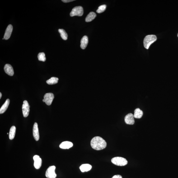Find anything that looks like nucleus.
<instances>
[{
  "label": "nucleus",
  "mask_w": 178,
  "mask_h": 178,
  "mask_svg": "<svg viewBox=\"0 0 178 178\" xmlns=\"http://www.w3.org/2000/svg\"><path fill=\"white\" fill-rule=\"evenodd\" d=\"M91 144L93 149L97 151L104 149L107 146V143L105 140L99 136L94 137L91 140Z\"/></svg>",
  "instance_id": "nucleus-1"
},
{
  "label": "nucleus",
  "mask_w": 178,
  "mask_h": 178,
  "mask_svg": "<svg viewBox=\"0 0 178 178\" xmlns=\"http://www.w3.org/2000/svg\"><path fill=\"white\" fill-rule=\"evenodd\" d=\"M157 40V37L155 35H151L147 36L143 40V45L145 48L148 49L150 45Z\"/></svg>",
  "instance_id": "nucleus-2"
},
{
  "label": "nucleus",
  "mask_w": 178,
  "mask_h": 178,
  "mask_svg": "<svg viewBox=\"0 0 178 178\" xmlns=\"http://www.w3.org/2000/svg\"><path fill=\"white\" fill-rule=\"evenodd\" d=\"M111 162L113 164L118 166H124L128 163L126 159L124 158L116 157L112 159Z\"/></svg>",
  "instance_id": "nucleus-3"
},
{
  "label": "nucleus",
  "mask_w": 178,
  "mask_h": 178,
  "mask_svg": "<svg viewBox=\"0 0 178 178\" xmlns=\"http://www.w3.org/2000/svg\"><path fill=\"white\" fill-rule=\"evenodd\" d=\"M84 10L82 6H79L74 8L70 13V16H81L83 15Z\"/></svg>",
  "instance_id": "nucleus-4"
},
{
  "label": "nucleus",
  "mask_w": 178,
  "mask_h": 178,
  "mask_svg": "<svg viewBox=\"0 0 178 178\" xmlns=\"http://www.w3.org/2000/svg\"><path fill=\"white\" fill-rule=\"evenodd\" d=\"M55 166H51L48 168L46 172V176L48 178H55L57 177L55 172Z\"/></svg>",
  "instance_id": "nucleus-5"
},
{
  "label": "nucleus",
  "mask_w": 178,
  "mask_h": 178,
  "mask_svg": "<svg viewBox=\"0 0 178 178\" xmlns=\"http://www.w3.org/2000/svg\"><path fill=\"white\" fill-rule=\"evenodd\" d=\"M30 105L28 102L26 100L24 101L22 105L23 113L24 117L26 118L28 116L30 112Z\"/></svg>",
  "instance_id": "nucleus-6"
},
{
  "label": "nucleus",
  "mask_w": 178,
  "mask_h": 178,
  "mask_svg": "<svg viewBox=\"0 0 178 178\" xmlns=\"http://www.w3.org/2000/svg\"><path fill=\"white\" fill-rule=\"evenodd\" d=\"M54 98V95L51 93H46L44 96V99L45 100V103L48 105H50L52 104Z\"/></svg>",
  "instance_id": "nucleus-7"
},
{
  "label": "nucleus",
  "mask_w": 178,
  "mask_h": 178,
  "mask_svg": "<svg viewBox=\"0 0 178 178\" xmlns=\"http://www.w3.org/2000/svg\"><path fill=\"white\" fill-rule=\"evenodd\" d=\"M34 160V166L37 169L40 168L41 166L42 161L41 159L38 155H35L33 157Z\"/></svg>",
  "instance_id": "nucleus-8"
},
{
  "label": "nucleus",
  "mask_w": 178,
  "mask_h": 178,
  "mask_svg": "<svg viewBox=\"0 0 178 178\" xmlns=\"http://www.w3.org/2000/svg\"><path fill=\"white\" fill-rule=\"evenodd\" d=\"M134 118L133 114L131 113H129L127 114L125 117V121L127 124L133 125L135 123Z\"/></svg>",
  "instance_id": "nucleus-9"
},
{
  "label": "nucleus",
  "mask_w": 178,
  "mask_h": 178,
  "mask_svg": "<svg viewBox=\"0 0 178 178\" xmlns=\"http://www.w3.org/2000/svg\"><path fill=\"white\" fill-rule=\"evenodd\" d=\"M33 134L34 139L36 141H38L39 139V134L37 123H34L33 128Z\"/></svg>",
  "instance_id": "nucleus-10"
},
{
  "label": "nucleus",
  "mask_w": 178,
  "mask_h": 178,
  "mask_svg": "<svg viewBox=\"0 0 178 178\" xmlns=\"http://www.w3.org/2000/svg\"><path fill=\"white\" fill-rule=\"evenodd\" d=\"M13 26L12 25H9L7 26L5 32L4 38L5 40H8L10 37L11 34H12L13 31Z\"/></svg>",
  "instance_id": "nucleus-11"
},
{
  "label": "nucleus",
  "mask_w": 178,
  "mask_h": 178,
  "mask_svg": "<svg viewBox=\"0 0 178 178\" xmlns=\"http://www.w3.org/2000/svg\"><path fill=\"white\" fill-rule=\"evenodd\" d=\"M5 72L10 76H13L14 74L13 69L10 65L6 64L4 67Z\"/></svg>",
  "instance_id": "nucleus-12"
},
{
  "label": "nucleus",
  "mask_w": 178,
  "mask_h": 178,
  "mask_svg": "<svg viewBox=\"0 0 178 178\" xmlns=\"http://www.w3.org/2000/svg\"><path fill=\"white\" fill-rule=\"evenodd\" d=\"M73 146V143L69 141H65L62 142L59 145V147L63 149H69Z\"/></svg>",
  "instance_id": "nucleus-13"
},
{
  "label": "nucleus",
  "mask_w": 178,
  "mask_h": 178,
  "mask_svg": "<svg viewBox=\"0 0 178 178\" xmlns=\"http://www.w3.org/2000/svg\"><path fill=\"white\" fill-rule=\"evenodd\" d=\"M88 38L86 36H85L82 38L81 41V47L82 49H86L88 43Z\"/></svg>",
  "instance_id": "nucleus-14"
},
{
  "label": "nucleus",
  "mask_w": 178,
  "mask_h": 178,
  "mask_svg": "<svg viewBox=\"0 0 178 178\" xmlns=\"http://www.w3.org/2000/svg\"><path fill=\"white\" fill-rule=\"evenodd\" d=\"M92 168V166L89 164H84L80 167V170L82 172L90 171Z\"/></svg>",
  "instance_id": "nucleus-15"
},
{
  "label": "nucleus",
  "mask_w": 178,
  "mask_h": 178,
  "mask_svg": "<svg viewBox=\"0 0 178 178\" xmlns=\"http://www.w3.org/2000/svg\"><path fill=\"white\" fill-rule=\"evenodd\" d=\"M10 103V100L8 99L6 100L5 102L2 105L0 109V114H2L4 113L7 110Z\"/></svg>",
  "instance_id": "nucleus-16"
},
{
  "label": "nucleus",
  "mask_w": 178,
  "mask_h": 178,
  "mask_svg": "<svg viewBox=\"0 0 178 178\" xmlns=\"http://www.w3.org/2000/svg\"><path fill=\"white\" fill-rule=\"evenodd\" d=\"M96 16V14L94 12H91L86 16V22H91L95 18Z\"/></svg>",
  "instance_id": "nucleus-17"
},
{
  "label": "nucleus",
  "mask_w": 178,
  "mask_h": 178,
  "mask_svg": "<svg viewBox=\"0 0 178 178\" xmlns=\"http://www.w3.org/2000/svg\"><path fill=\"white\" fill-rule=\"evenodd\" d=\"M143 112L139 108L135 109L134 111V118L136 119H140L143 115Z\"/></svg>",
  "instance_id": "nucleus-18"
},
{
  "label": "nucleus",
  "mask_w": 178,
  "mask_h": 178,
  "mask_svg": "<svg viewBox=\"0 0 178 178\" xmlns=\"http://www.w3.org/2000/svg\"><path fill=\"white\" fill-rule=\"evenodd\" d=\"M16 131V127L14 126L11 127L10 129L9 134V138L10 140H13L14 138Z\"/></svg>",
  "instance_id": "nucleus-19"
},
{
  "label": "nucleus",
  "mask_w": 178,
  "mask_h": 178,
  "mask_svg": "<svg viewBox=\"0 0 178 178\" xmlns=\"http://www.w3.org/2000/svg\"><path fill=\"white\" fill-rule=\"evenodd\" d=\"M58 77H53L47 80L46 82L48 85H53L58 83Z\"/></svg>",
  "instance_id": "nucleus-20"
},
{
  "label": "nucleus",
  "mask_w": 178,
  "mask_h": 178,
  "mask_svg": "<svg viewBox=\"0 0 178 178\" xmlns=\"http://www.w3.org/2000/svg\"><path fill=\"white\" fill-rule=\"evenodd\" d=\"M58 32L60 34L61 37L64 40H67L68 38V35L66 32L65 30L63 29H60L58 30Z\"/></svg>",
  "instance_id": "nucleus-21"
},
{
  "label": "nucleus",
  "mask_w": 178,
  "mask_h": 178,
  "mask_svg": "<svg viewBox=\"0 0 178 178\" xmlns=\"http://www.w3.org/2000/svg\"><path fill=\"white\" fill-rule=\"evenodd\" d=\"M38 59L39 61H42L44 62L46 60V58L45 53L43 52L40 53L38 54Z\"/></svg>",
  "instance_id": "nucleus-22"
},
{
  "label": "nucleus",
  "mask_w": 178,
  "mask_h": 178,
  "mask_svg": "<svg viewBox=\"0 0 178 178\" xmlns=\"http://www.w3.org/2000/svg\"><path fill=\"white\" fill-rule=\"evenodd\" d=\"M106 7V5H102L98 7V8L97 10V12L98 13H102L104 12L105 10Z\"/></svg>",
  "instance_id": "nucleus-23"
},
{
  "label": "nucleus",
  "mask_w": 178,
  "mask_h": 178,
  "mask_svg": "<svg viewBox=\"0 0 178 178\" xmlns=\"http://www.w3.org/2000/svg\"><path fill=\"white\" fill-rule=\"evenodd\" d=\"M75 1L74 0H62V2H64V3H68L70 2H73Z\"/></svg>",
  "instance_id": "nucleus-24"
},
{
  "label": "nucleus",
  "mask_w": 178,
  "mask_h": 178,
  "mask_svg": "<svg viewBox=\"0 0 178 178\" xmlns=\"http://www.w3.org/2000/svg\"><path fill=\"white\" fill-rule=\"evenodd\" d=\"M112 178H123L121 175H116L113 176Z\"/></svg>",
  "instance_id": "nucleus-25"
},
{
  "label": "nucleus",
  "mask_w": 178,
  "mask_h": 178,
  "mask_svg": "<svg viewBox=\"0 0 178 178\" xmlns=\"http://www.w3.org/2000/svg\"><path fill=\"white\" fill-rule=\"evenodd\" d=\"M2 94L1 93V92L0 93V99L1 98H2Z\"/></svg>",
  "instance_id": "nucleus-26"
},
{
  "label": "nucleus",
  "mask_w": 178,
  "mask_h": 178,
  "mask_svg": "<svg viewBox=\"0 0 178 178\" xmlns=\"http://www.w3.org/2000/svg\"><path fill=\"white\" fill-rule=\"evenodd\" d=\"M43 102H45V100H44V99H43Z\"/></svg>",
  "instance_id": "nucleus-27"
},
{
  "label": "nucleus",
  "mask_w": 178,
  "mask_h": 178,
  "mask_svg": "<svg viewBox=\"0 0 178 178\" xmlns=\"http://www.w3.org/2000/svg\"></svg>",
  "instance_id": "nucleus-28"
}]
</instances>
